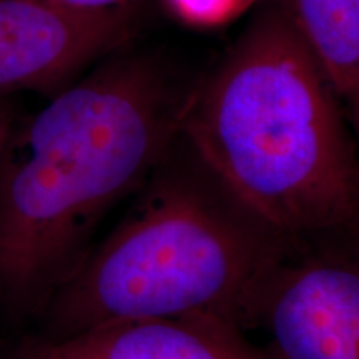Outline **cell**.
<instances>
[{"label":"cell","instance_id":"1","mask_svg":"<svg viewBox=\"0 0 359 359\" xmlns=\"http://www.w3.org/2000/svg\"><path fill=\"white\" fill-rule=\"evenodd\" d=\"M182 135L293 245L359 235V145L288 0L250 22L193 87Z\"/></svg>","mask_w":359,"mask_h":359},{"label":"cell","instance_id":"2","mask_svg":"<svg viewBox=\"0 0 359 359\" xmlns=\"http://www.w3.org/2000/svg\"><path fill=\"white\" fill-rule=\"evenodd\" d=\"M193 87L156 57H115L12 130L0 154V288L29 296L65 275L103 213L177 142Z\"/></svg>","mask_w":359,"mask_h":359},{"label":"cell","instance_id":"3","mask_svg":"<svg viewBox=\"0 0 359 359\" xmlns=\"http://www.w3.org/2000/svg\"><path fill=\"white\" fill-rule=\"evenodd\" d=\"M293 246L180 133L122 223L62 281L55 320L62 336L188 314L251 327L259 296Z\"/></svg>","mask_w":359,"mask_h":359},{"label":"cell","instance_id":"4","mask_svg":"<svg viewBox=\"0 0 359 359\" xmlns=\"http://www.w3.org/2000/svg\"><path fill=\"white\" fill-rule=\"evenodd\" d=\"M253 326L266 331L273 359H359V235L294 245Z\"/></svg>","mask_w":359,"mask_h":359},{"label":"cell","instance_id":"5","mask_svg":"<svg viewBox=\"0 0 359 359\" xmlns=\"http://www.w3.org/2000/svg\"><path fill=\"white\" fill-rule=\"evenodd\" d=\"M130 32L122 7L83 11L58 0H0V97L69 77L118 48Z\"/></svg>","mask_w":359,"mask_h":359},{"label":"cell","instance_id":"6","mask_svg":"<svg viewBox=\"0 0 359 359\" xmlns=\"http://www.w3.org/2000/svg\"><path fill=\"white\" fill-rule=\"evenodd\" d=\"M19 359H273L222 314L122 321L60 336Z\"/></svg>","mask_w":359,"mask_h":359},{"label":"cell","instance_id":"7","mask_svg":"<svg viewBox=\"0 0 359 359\" xmlns=\"http://www.w3.org/2000/svg\"><path fill=\"white\" fill-rule=\"evenodd\" d=\"M296 25L338 93L359 145V0H288Z\"/></svg>","mask_w":359,"mask_h":359},{"label":"cell","instance_id":"8","mask_svg":"<svg viewBox=\"0 0 359 359\" xmlns=\"http://www.w3.org/2000/svg\"><path fill=\"white\" fill-rule=\"evenodd\" d=\"M257 0H163L168 11L188 25L212 29L235 20Z\"/></svg>","mask_w":359,"mask_h":359},{"label":"cell","instance_id":"9","mask_svg":"<svg viewBox=\"0 0 359 359\" xmlns=\"http://www.w3.org/2000/svg\"><path fill=\"white\" fill-rule=\"evenodd\" d=\"M65 6L83 8V11H109V8L120 7L125 0H58Z\"/></svg>","mask_w":359,"mask_h":359},{"label":"cell","instance_id":"10","mask_svg":"<svg viewBox=\"0 0 359 359\" xmlns=\"http://www.w3.org/2000/svg\"><path fill=\"white\" fill-rule=\"evenodd\" d=\"M12 118H11V109L4 100V97H0V154H2L4 147L12 133Z\"/></svg>","mask_w":359,"mask_h":359}]
</instances>
